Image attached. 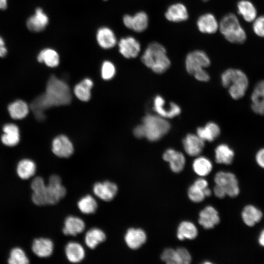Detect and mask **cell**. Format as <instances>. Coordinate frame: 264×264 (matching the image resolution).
<instances>
[{
  "label": "cell",
  "instance_id": "484cf974",
  "mask_svg": "<svg viewBox=\"0 0 264 264\" xmlns=\"http://www.w3.org/2000/svg\"><path fill=\"white\" fill-rule=\"evenodd\" d=\"M242 221L248 227H253L262 219L263 214L262 211L252 204L245 206L242 212Z\"/></svg>",
  "mask_w": 264,
  "mask_h": 264
},
{
  "label": "cell",
  "instance_id": "7bdbcfd3",
  "mask_svg": "<svg viewBox=\"0 0 264 264\" xmlns=\"http://www.w3.org/2000/svg\"><path fill=\"white\" fill-rule=\"evenodd\" d=\"M115 73L114 65L110 61H105L102 65L101 76L104 80H110Z\"/></svg>",
  "mask_w": 264,
  "mask_h": 264
},
{
  "label": "cell",
  "instance_id": "8fae6325",
  "mask_svg": "<svg viewBox=\"0 0 264 264\" xmlns=\"http://www.w3.org/2000/svg\"><path fill=\"white\" fill-rule=\"evenodd\" d=\"M51 146L53 153L61 158H68L74 152L72 142L65 135H60L56 137L52 142Z\"/></svg>",
  "mask_w": 264,
  "mask_h": 264
},
{
  "label": "cell",
  "instance_id": "603a6c76",
  "mask_svg": "<svg viewBox=\"0 0 264 264\" xmlns=\"http://www.w3.org/2000/svg\"><path fill=\"white\" fill-rule=\"evenodd\" d=\"M54 247V243L50 239L47 238H39L33 241L32 250L39 257L47 258L52 254Z\"/></svg>",
  "mask_w": 264,
  "mask_h": 264
},
{
  "label": "cell",
  "instance_id": "b9f144b4",
  "mask_svg": "<svg viewBox=\"0 0 264 264\" xmlns=\"http://www.w3.org/2000/svg\"><path fill=\"white\" fill-rule=\"evenodd\" d=\"M188 196L192 201L196 203L201 202L205 198L203 191L194 184L191 185L189 187Z\"/></svg>",
  "mask_w": 264,
  "mask_h": 264
},
{
  "label": "cell",
  "instance_id": "e0dca14e",
  "mask_svg": "<svg viewBox=\"0 0 264 264\" xmlns=\"http://www.w3.org/2000/svg\"><path fill=\"white\" fill-rule=\"evenodd\" d=\"M49 19L47 15L43 9L38 7L33 15L29 17L26 22L29 30L33 32H40L43 31L48 25Z\"/></svg>",
  "mask_w": 264,
  "mask_h": 264
},
{
  "label": "cell",
  "instance_id": "d6986e66",
  "mask_svg": "<svg viewBox=\"0 0 264 264\" xmlns=\"http://www.w3.org/2000/svg\"><path fill=\"white\" fill-rule=\"evenodd\" d=\"M220 221L217 210L212 206H207L199 214L198 223L204 229L213 228Z\"/></svg>",
  "mask_w": 264,
  "mask_h": 264
},
{
  "label": "cell",
  "instance_id": "d590c367",
  "mask_svg": "<svg viewBox=\"0 0 264 264\" xmlns=\"http://www.w3.org/2000/svg\"><path fill=\"white\" fill-rule=\"evenodd\" d=\"M198 234L197 228L194 223L189 221H183L178 225L176 236L180 241L193 240L197 237Z\"/></svg>",
  "mask_w": 264,
  "mask_h": 264
},
{
  "label": "cell",
  "instance_id": "9a60e30c",
  "mask_svg": "<svg viewBox=\"0 0 264 264\" xmlns=\"http://www.w3.org/2000/svg\"><path fill=\"white\" fill-rule=\"evenodd\" d=\"M250 98L253 112L259 115H264V80L259 81L255 85Z\"/></svg>",
  "mask_w": 264,
  "mask_h": 264
},
{
  "label": "cell",
  "instance_id": "83f0119b",
  "mask_svg": "<svg viewBox=\"0 0 264 264\" xmlns=\"http://www.w3.org/2000/svg\"><path fill=\"white\" fill-rule=\"evenodd\" d=\"M96 38L99 45L104 49L111 48L117 44V39L114 32L107 27L99 28Z\"/></svg>",
  "mask_w": 264,
  "mask_h": 264
},
{
  "label": "cell",
  "instance_id": "60d3db41",
  "mask_svg": "<svg viewBox=\"0 0 264 264\" xmlns=\"http://www.w3.org/2000/svg\"><path fill=\"white\" fill-rule=\"evenodd\" d=\"M161 259L167 264H180V260L176 251L171 248L164 250L160 256Z\"/></svg>",
  "mask_w": 264,
  "mask_h": 264
},
{
  "label": "cell",
  "instance_id": "ac0fdd59",
  "mask_svg": "<svg viewBox=\"0 0 264 264\" xmlns=\"http://www.w3.org/2000/svg\"><path fill=\"white\" fill-rule=\"evenodd\" d=\"M86 229V223L80 218L70 215L64 220L62 232L65 236H76Z\"/></svg>",
  "mask_w": 264,
  "mask_h": 264
},
{
  "label": "cell",
  "instance_id": "9f6ffc18",
  "mask_svg": "<svg viewBox=\"0 0 264 264\" xmlns=\"http://www.w3.org/2000/svg\"><path fill=\"white\" fill-rule=\"evenodd\" d=\"M202 0L204 1H208L209 0Z\"/></svg>",
  "mask_w": 264,
  "mask_h": 264
},
{
  "label": "cell",
  "instance_id": "44dd1931",
  "mask_svg": "<svg viewBox=\"0 0 264 264\" xmlns=\"http://www.w3.org/2000/svg\"><path fill=\"white\" fill-rule=\"evenodd\" d=\"M46 185L44 179L40 176H37L32 180L31 183V188L32 190L31 199L35 205H46L45 197Z\"/></svg>",
  "mask_w": 264,
  "mask_h": 264
},
{
  "label": "cell",
  "instance_id": "7a4b0ae2",
  "mask_svg": "<svg viewBox=\"0 0 264 264\" xmlns=\"http://www.w3.org/2000/svg\"><path fill=\"white\" fill-rule=\"evenodd\" d=\"M141 61L147 67L157 74L165 72L171 66L166 49L157 42L151 43L148 45L141 57Z\"/></svg>",
  "mask_w": 264,
  "mask_h": 264
},
{
  "label": "cell",
  "instance_id": "e575fe53",
  "mask_svg": "<svg viewBox=\"0 0 264 264\" xmlns=\"http://www.w3.org/2000/svg\"><path fill=\"white\" fill-rule=\"evenodd\" d=\"M217 163L225 165L231 164L234 159L235 153L227 145L221 144L217 147L215 151Z\"/></svg>",
  "mask_w": 264,
  "mask_h": 264
},
{
  "label": "cell",
  "instance_id": "f1b7e54d",
  "mask_svg": "<svg viewBox=\"0 0 264 264\" xmlns=\"http://www.w3.org/2000/svg\"><path fill=\"white\" fill-rule=\"evenodd\" d=\"M166 18L173 22H181L187 20L188 13L185 6L180 3L170 5L165 14Z\"/></svg>",
  "mask_w": 264,
  "mask_h": 264
},
{
  "label": "cell",
  "instance_id": "9c48e42d",
  "mask_svg": "<svg viewBox=\"0 0 264 264\" xmlns=\"http://www.w3.org/2000/svg\"><path fill=\"white\" fill-rule=\"evenodd\" d=\"M94 195L105 202L112 200L118 192V186L115 182L110 180L97 181L92 186Z\"/></svg>",
  "mask_w": 264,
  "mask_h": 264
},
{
  "label": "cell",
  "instance_id": "bcb514c9",
  "mask_svg": "<svg viewBox=\"0 0 264 264\" xmlns=\"http://www.w3.org/2000/svg\"><path fill=\"white\" fill-rule=\"evenodd\" d=\"M193 75L197 80L201 82H207L210 79L209 75L204 69L196 72Z\"/></svg>",
  "mask_w": 264,
  "mask_h": 264
},
{
  "label": "cell",
  "instance_id": "8992f818",
  "mask_svg": "<svg viewBox=\"0 0 264 264\" xmlns=\"http://www.w3.org/2000/svg\"><path fill=\"white\" fill-rule=\"evenodd\" d=\"M62 182L58 175L53 174L49 177L45 189L47 205L56 204L66 196L67 190Z\"/></svg>",
  "mask_w": 264,
  "mask_h": 264
},
{
  "label": "cell",
  "instance_id": "db71d44e",
  "mask_svg": "<svg viewBox=\"0 0 264 264\" xmlns=\"http://www.w3.org/2000/svg\"><path fill=\"white\" fill-rule=\"evenodd\" d=\"M8 0H0V10H4L7 7Z\"/></svg>",
  "mask_w": 264,
  "mask_h": 264
},
{
  "label": "cell",
  "instance_id": "ffe728a7",
  "mask_svg": "<svg viewBox=\"0 0 264 264\" xmlns=\"http://www.w3.org/2000/svg\"><path fill=\"white\" fill-rule=\"evenodd\" d=\"M163 159L169 163L171 170L176 173L182 171L185 164V158L182 153L173 149H168L163 154Z\"/></svg>",
  "mask_w": 264,
  "mask_h": 264
},
{
  "label": "cell",
  "instance_id": "52a82bcc",
  "mask_svg": "<svg viewBox=\"0 0 264 264\" xmlns=\"http://www.w3.org/2000/svg\"><path fill=\"white\" fill-rule=\"evenodd\" d=\"M214 181L216 184L223 189L226 195L231 198L236 197L240 194L238 180L232 173L220 171L216 174Z\"/></svg>",
  "mask_w": 264,
  "mask_h": 264
},
{
  "label": "cell",
  "instance_id": "f907efd6",
  "mask_svg": "<svg viewBox=\"0 0 264 264\" xmlns=\"http://www.w3.org/2000/svg\"><path fill=\"white\" fill-rule=\"evenodd\" d=\"M194 184L203 191L204 189L208 187L207 181L203 178H199L197 179L195 181Z\"/></svg>",
  "mask_w": 264,
  "mask_h": 264
},
{
  "label": "cell",
  "instance_id": "ba28073f",
  "mask_svg": "<svg viewBox=\"0 0 264 264\" xmlns=\"http://www.w3.org/2000/svg\"><path fill=\"white\" fill-rule=\"evenodd\" d=\"M210 65V60L209 57L201 50H195L190 52L185 59L186 69L191 75Z\"/></svg>",
  "mask_w": 264,
  "mask_h": 264
},
{
  "label": "cell",
  "instance_id": "5bb4252c",
  "mask_svg": "<svg viewBox=\"0 0 264 264\" xmlns=\"http://www.w3.org/2000/svg\"><path fill=\"white\" fill-rule=\"evenodd\" d=\"M0 136L1 143L9 147L17 146L21 140L20 130L18 126L13 123L4 124L2 128Z\"/></svg>",
  "mask_w": 264,
  "mask_h": 264
},
{
  "label": "cell",
  "instance_id": "681fc988",
  "mask_svg": "<svg viewBox=\"0 0 264 264\" xmlns=\"http://www.w3.org/2000/svg\"><path fill=\"white\" fill-rule=\"evenodd\" d=\"M213 192L216 197L219 198H223L226 195L223 189L217 184L214 187Z\"/></svg>",
  "mask_w": 264,
  "mask_h": 264
},
{
  "label": "cell",
  "instance_id": "2e32d148",
  "mask_svg": "<svg viewBox=\"0 0 264 264\" xmlns=\"http://www.w3.org/2000/svg\"><path fill=\"white\" fill-rule=\"evenodd\" d=\"M118 47L119 52L128 59L137 57L141 49L139 42L131 36L121 39L118 42Z\"/></svg>",
  "mask_w": 264,
  "mask_h": 264
},
{
  "label": "cell",
  "instance_id": "30bf717a",
  "mask_svg": "<svg viewBox=\"0 0 264 264\" xmlns=\"http://www.w3.org/2000/svg\"><path fill=\"white\" fill-rule=\"evenodd\" d=\"M153 103L154 110L157 115L164 118H172L180 113V108L176 104L170 102L167 106L165 100L160 95L154 97Z\"/></svg>",
  "mask_w": 264,
  "mask_h": 264
},
{
  "label": "cell",
  "instance_id": "74e56055",
  "mask_svg": "<svg viewBox=\"0 0 264 264\" xmlns=\"http://www.w3.org/2000/svg\"><path fill=\"white\" fill-rule=\"evenodd\" d=\"M93 82L89 78H85L77 84L74 88L75 96L82 101H88L91 96V89Z\"/></svg>",
  "mask_w": 264,
  "mask_h": 264
},
{
  "label": "cell",
  "instance_id": "816d5d0a",
  "mask_svg": "<svg viewBox=\"0 0 264 264\" xmlns=\"http://www.w3.org/2000/svg\"><path fill=\"white\" fill-rule=\"evenodd\" d=\"M7 49L3 39L0 36V57L3 58L7 54Z\"/></svg>",
  "mask_w": 264,
  "mask_h": 264
},
{
  "label": "cell",
  "instance_id": "5b68a950",
  "mask_svg": "<svg viewBox=\"0 0 264 264\" xmlns=\"http://www.w3.org/2000/svg\"><path fill=\"white\" fill-rule=\"evenodd\" d=\"M145 137L151 141L160 139L169 131L171 126L165 118L158 115L148 114L142 120Z\"/></svg>",
  "mask_w": 264,
  "mask_h": 264
},
{
  "label": "cell",
  "instance_id": "836d02e7",
  "mask_svg": "<svg viewBox=\"0 0 264 264\" xmlns=\"http://www.w3.org/2000/svg\"><path fill=\"white\" fill-rule=\"evenodd\" d=\"M38 62L44 63L49 67H55L59 64L60 57L58 52L51 48L43 49L37 56Z\"/></svg>",
  "mask_w": 264,
  "mask_h": 264
},
{
  "label": "cell",
  "instance_id": "4fadbf2b",
  "mask_svg": "<svg viewBox=\"0 0 264 264\" xmlns=\"http://www.w3.org/2000/svg\"><path fill=\"white\" fill-rule=\"evenodd\" d=\"M126 245L132 250L140 248L147 241V235L140 228L131 227L128 229L124 236Z\"/></svg>",
  "mask_w": 264,
  "mask_h": 264
},
{
  "label": "cell",
  "instance_id": "8d00e7d4",
  "mask_svg": "<svg viewBox=\"0 0 264 264\" xmlns=\"http://www.w3.org/2000/svg\"><path fill=\"white\" fill-rule=\"evenodd\" d=\"M77 206L79 211L85 215L94 214L98 207L96 200L89 194L81 198L77 202Z\"/></svg>",
  "mask_w": 264,
  "mask_h": 264
},
{
  "label": "cell",
  "instance_id": "d4e9b609",
  "mask_svg": "<svg viewBox=\"0 0 264 264\" xmlns=\"http://www.w3.org/2000/svg\"><path fill=\"white\" fill-rule=\"evenodd\" d=\"M7 110L12 119L22 120L25 118L29 114L30 107L24 100L17 99L8 104Z\"/></svg>",
  "mask_w": 264,
  "mask_h": 264
},
{
  "label": "cell",
  "instance_id": "6f0895ef",
  "mask_svg": "<svg viewBox=\"0 0 264 264\" xmlns=\"http://www.w3.org/2000/svg\"></svg>",
  "mask_w": 264,
  "mask_h": 264
},
{
  "label": "cell",
  "instance_id": "7c38bea8",
  "mask_svg": "<svg viewBox=\"0 0 264 264\" xmlns=\"http://www.w3.org/2000/svg\"><path fill=\"white\" fill-rule=\"evenodd\" d=\"M123 22L128 28L137 32H141L147 29L149 19L145 12L140 11L133 16L125 15L123 17Z\"/></svg>",
  "mask_w": 264,
  "mask_h": 264
},
{
  "label": "cell",
  "instance_id": "4316f807",
  "mask_svg": "<svg viewBox=\"0 0 264 264\" xmlns=\"http://www.w3.org/2000/svg\"><path fill=\"white\" fill-rule=\"evenodd\" d=\"M106 239V234L102 229L93 227L89 229L86 232L84 237V242L88 248L93 250L99 244L104 242Z\"/></svg>",
  "mask_w": 264,
  "mask_h": 264
},
{
  "label": "cell",
  "instance_id": "f6af8a7d",
  "mask_svg": "<svg viewBox=\"0 0 264 264\" xmlns=\"http://www.w3.org/2000/svg\"><path fill=\"white\" fill-rule=\"evenodd\" d=\"M176 251L178 255L180 264H189L191 262V256L185 248L179 247L176 249Z\"/></svg>",
  "mask_w": 264,
  "mask_h": 264
},
{
  "label": "cell",
  "instance_id": "f546056e",
  "mask_svg": "<svg viewBox=\"0 0 264 264\" xmlns=\"http://www.w3.org/2000/svg\"><path fill=\"white\" fill-rule=\"evenodd\" d=\"M199 30L203 33H215L218 28V23L215 17L211 13L200 16L197 22Z\"/></svg>",
  "mask_w": 264,
  "mask_h": 264
},
{
  "label": "cell",
  "instance_id": "d6a6232c",
  "mask_svg": "<svg viewBox=\"0 0 264 264\" xmlns=\"http://www.w3.org/2000/svg\"><path fill=\"white\" fill-rule=\"evenodd\" d=\"M220 130L215 123H207L204 127H198L197 129V135L203 141H213L220 134Z\"/></svg>",
  "mask_w": 264,
  "mask_h": 264
},
{
  "label": "cell",
  "instance_id": "c3c4849f",
  "mask_svg": "<svg viewBox=\"0 0 264 264\" xmlns=\"http://www.w3.org/2000/svg\"><path fill=\"white\" fill-rule=\"evenodd\" d=\"M133 134L137 138L145 137V129L142 124L138 125L134 129Z\"/></svg>",
  "mask_w": 264,
  "mask_h": 264
},
{
  "label": "cell",
  "instance_id": "7dc6e473",
  "mask_svg": "<svg viewBox=\"0 0 264 264\" xmlns=\"http://www.w3.org/2000/svg\"><path fill=\"white\" fill-rule=\"evenodd\" d=\"M255 161L259 167L264 169V147L259 149L256 153Z\"/></svg>",
  "mask_w": 264,
  "mask_h": 264
},
{
  "label": "cell",
  "instance_id": "1f68e13d",
  "mask_svg": "<svg viewBox=\"0 0 264 264\" xmlns=\"http://www.w3.org/2000/svg\"><path fill=\"white\" fill-rule=\"evenodd\" d=\"M36 169V165L34 161L29 158H23L18 163L16 171L19 177L25 180L33 176Z\"/></svg>",
  "mask_w": 264,
  "mask_h": 264
},
{
  "label": "cell",
  "instance_id": "4dcf8cb0",
  "mask_svg": "<svg viewBox=\"0 0 264 264\" xmlns=\"http://www.w3.org/2000/svg\"><path fill=\"white\" fill-rule=\"evenodd\" d=\"M238 13L247 22H253L257 18V11L253 3L249 0H240L237 4Z\"/></svg>",
  "mask_w": 264,
  "mask_h": 264
},
{
  "label": "cell",
  "instance_id": "f5cc1de1",
  "mask_svg": "<svg viewBox=\"0 0 264 264\" xmlns=\"http://www.w3.org/2000/svg\"><path fill=\"white\" fill-rule=\"evenodd\" d=\"M258 242L260 245L264 247V229L260 232L258 236Z\"/></svg>",
  "mask_w": 264,
  "mask_h": 264
},
{
  "label": "cell",
  "instance_id": "cb8c5ba5",
  "mask_svg": "<svg viewBox=\"0 0 264 264\" xmlns=\"http://www.w3.org/2000/svg\"><path fill=\"white\" fill-rule=\"evenodd\" d=\"M66 257L71 263L81 262L86 257V252L83 246L76 242H69L65 247Z\"/></svg>",
  "mask_w": 264,
  "mask_h": 264
},
{
  "label": "cell",
  "instance_id": "ee69618b",
  "mask_svg": "<svg viewBox=\"0 0 264 264\" xmlns=\"http://www.w3.org/2000/svg\"><path fill=\"white\" fill-rule=\"evenodd\" d=\"M253 22L254 33L259 37H264V15L257 17Z\"/></svg>",
  "mask_w": 264,
  "mask_h": 264
},
{
  "label": "cell",
  "instance_id": "f35d334b",
  "mask_svg": "<svg viewBox=\"0 0 264 264\" xmlns=\"http://www.w3.org/2000/svg\"><path fill=\"white\" fill-rule=\"evenodd\" d=\"M212 167L211 161L204 156L197 157L193 163V169L194 172L201 176H205L209 175L212 170Z\"/></svg>",
  "mask_w": 264,
  "mask_h": 264
},
{
  "label": "cell",
  "instance_id": "ab89813d",
  "mask_svg": "<svg viewBox=\"0 0 264 264\" xmlns=\"http://www.w3.org/2000/svg\"><path fill=\"white\" fill-rule=\"evenodd\" d=\"M8 263L10 264H27L29 260L23 249L15 247L10 252Z\"/></svg>",
  "mask_w": 264,
  "mask_h": 264
},
{
  "label": "cell",
  "instance_id": "11a10c76",
  "mask_svg": "<svg viewBox=\"0 0 264 264\" xmlns=\"http://www.w3.org/2000/svg\"><path fill=\"white\" fill-rule=\"evenodd\" d=\"M203 193L205 197L210 196L212 194L211 190L208 187L203 190Z\"/></svg>",
  "mask_w": 264,
  "mask_h": 264
},
{
  "label": "cell",
  "instance_id": "277c9868",
  "mask_svg": "<svg viewBox=\"0 0 264 264\" xmlns=\"http://www.w3.org/2000/svg\"><path fill=\"white\" fill-rule=\"evenodd\" d=\"M220 29L221 34L229 42L242 44L247 36L237 17L233 13L225 15L220 21Z\"/></svg>",
  "mask_w": 264,
  "mask_h": 264
},
{
  "label": "cell",
  "instance_id": "6da1fadb",
  "mask_svg": "<svg viewBox=\"0 0 264 264\" xmlns=\"http://www.w3.org/2000/svg\"><path fill=\"white\" fill-rule=\"evenodd\" d=\"M71 95L67 84L51 75L48 79L44 93L35 98L31 103V110L36 119H44V111L55 106L67 105L70 103Z\"/></svg>",
  "mask_w": 264,
  "mask_h": 264
},
{
  "label": "cell",
  "instance_id": "7402d4cb",
  "mask_svg": "<svg viewBox=\"0 0 264 264\" xmlns=\"http://www.w3.org/2000/svg\"><path fill=\"white\" fill-rule=\"evenodd\" d=\"M182 144L186 153L192 156L198 155L204 147V141L194 134H188L183 139Z\"/></svg>",
  "mask_w": 264,
  "mask_h": 264
},
{
  "label": "cell",
  "instance_id": "3957f363",
  "mask_svg": "<svg viewBox=\"0 0 264 264\" xmlns=\"http://www.w3.org/2000/svg\"><path fill=\"white\" fill-rule=\"evenodd\" d=\"M222 86L227 88L229 94L234 100L242 98L248 88L249 80L242 70L236 68H228L221 76Z\"/></svg>",
  "mask_w": 264,
  "mask_h": 264
}]
</instances>
